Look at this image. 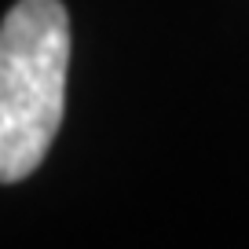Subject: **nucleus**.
<instances>
[{
    "mask_svg": "<svg viewBox=\"0 0 249 249\" xmlns=\"http://www.w3.org/2000/svg\"><path fill=\"white\" fill-rule=\"evenodd\" d=\"M70 15L62 0H18L0 22V183L33 176L66 110Z\"/></svg>",
    "mask_w": 249,
    "mask_h": 249,
    "instance_id": "1",
    "label": "nucleus"
}]
</instances>
